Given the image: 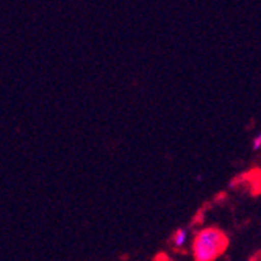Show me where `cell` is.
I'll return each instance as SVG.
<instances>
[{
  "label": "cell",
  "instance_id": "obj_2",
  "mask_svg": "<svg viewBox=\"0 0 261 261\" xmlns=\"http://www.w3.org/2000/svg\"><path fill=\"white\" fill-rule=\"evenodd\" d=\"M188 241V231L185 228H177L174 233H172V238H171V243L172 246L175 247V250H181L185 247Z\"/></svg>",
  "mask_w": 261,
  "mask_h": 261
},
{
  "label": "cell",
  "instance_id": "obj_3",
  "mask_svg": "<svg viewBox=\"0 0 261 261\" xmlns=\"http://www.w3.org/2000/svg\"><path fill=\"white\" fill-rule=\"evenodd\" d=\"M252 147H253L255 150L261 149V133H259L258 136H255V139H253V142H252Z\"/></svg>",
  "mask_w": 261,
  "mask_h": 261
},
{
  "label": "cell",
  "instance_id": "obj_1",
  "mask_svg": "<svg viewBox=\"0 0 261 261\" xmlns=\"http://www.w3.org/2000/svg\"><path fill=\"white\" fill-rule=\"evenodd\" d=\"M230 240L227 233L219 227H203L196 231L191 253L194 261H218L228 249Z\"/></svg>",
  "mask_w": 261,
  "mask_h": 261
}]
</instances>
